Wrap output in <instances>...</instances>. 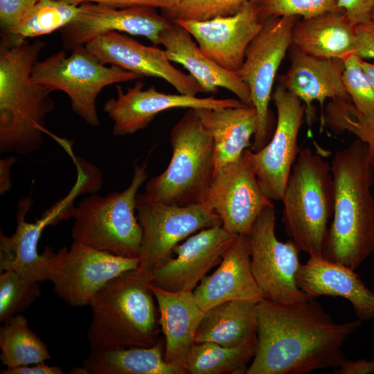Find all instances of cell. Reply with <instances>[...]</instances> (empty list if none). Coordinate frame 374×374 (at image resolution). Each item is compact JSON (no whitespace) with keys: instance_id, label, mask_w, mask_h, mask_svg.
Here are the masks:
<instances>
[{"instance_id":"cell-1","label":"cell","mask_w":374,"mask_h":374,"mask_svg":"<svg viewBox=\"0 0 374 374\" xmlns=\"http://www.w3.org/2000/svg\"><path fill=\"white\" fill-rule=\"evenodd\" d=\"M257 344L247 374H305L338 368L344 342L362 325L336 323L315 299L256 303Z\"/></svg>"},{"instance_id":"cell-2","label":"cell","mask_w":374,"mask_h":374,"mask_svg":"<svg viewBox=\"0 0 374 374\" xmlns=\"http://www.w3.org/2000/svg\"><path fill=\"white\" fill-rule=\"evenodd\" d=\"M335 199L323 257L355 270L374 253V170L367 146L356 139L331 163Z\"/></svg>"},{"instance_id":"cell-3","label":"cell","mask_w":374,"mask_h":374,"mask_svg":"<svg viewBox=\"0 0 374 374\" xmlns=\"http://www.w3.org/2000/svg\"><path fill=\"white\" fill-rule=\"evenodd\" d=\"M42 41L0 47V152L28 154L40 148L46 115L55 107L52 91L34 82L32 69Z\"/></svg>"},{"instance_id":"cell-4","label":"cell","mask_w":374,"mask_h":374,"mask_svg":"<svg viewBox=\"0 0 374 374\" xmlns=\"http://www.w3.org/2000/svg\"><path fill=\"white\" fill-rule=\"evenodd\" d=\"M151 283V274L139 267L112 279L95 294L89 305L91 350L150 347L159 341V311Z\"/></svg>"},{"instance_id":"cell-5","label":"cell","mask_w":374,"mask_h":374,"mask_svg":"<svg viewBox=\"0 0 374 374\" xmlns=\"http://www.w3.org/2000/svg\"><path fill=\"white\" fill-rule=\"evenodd\" d=\"M330 164L309 147L300 150L281 201L287 235L300 251L323 257V247L334 210Z\"/></svg>"},{"instance_id":"cell-6","label":"cell","mask_w":374,"mask_h":374,"mask_svg":"<svg viewBox=\"0 0 374 374\" xmlns=\"http://www.w3.org/2000/svg\"><path fill=\"white\" fill-rule=\"evenodd\" d=\"M170 141V161L148 181L143 194L168 205L203 203L215 171V147L195 109H188L173 126Z\"/></svg>"},{"instance_id":"cell-7","label":"cell","mask_w":374,"mask_h":374,"mask_svg":"<svg viewBox=\"0 0 374 374\" xmlns=\"http://www.w3.org/2000/svg\"><path fill=\"white\" fill-rule=\"evenodd\" d=\"M145 162L134 165L130 184L106 196L92 193L74 207L73 240L114 255L135 258L141 252L142 229L136 214V197L145 181Z\"/></svg>"},{"instance_id":"cell-8","label":"cell","mask_w":374,"mask_h":374,"mask_svg":"<svg viewBox=\"0 0 374 374\" xmlns=\"http://www.w3.org/2000/svg\"><path fill=\"white\" fill-rule=\"evenodd\" d=\"M71 51L69 57L65 51H60L42 61H36L32 79L52 91L66 93L73 111L87 124L96 127L100 124L96 100L103 89L143 77L116 66L103 64L85 45Z\"/></svg>"},{"instance_id":"cell-9","label":"cell","mask_w":374,"mask_h":374,"mask_svg":"<svg viewBox=\"0 0 374 374\" xmlns=\"http://www.w3.org/2000/svg\"><path fill=\"white\" fill-rule=\"evenodd\" d=\"M46 280L68 305H89L95 294L112 279L139 267L141 258H130L100 251L73 240L69 249L57 252L46 246Z\"/></svg>"},{"instance_id":"cell-10","label":"cell","mask_w":374,"mask_h":374,"mask_svg":"<svg viewBox=\"0 0 374 374\" xmlns=\"http://www.w3.org/2000/svg\"><path fill=\"white\" fill-rule=\"evenodd\" d=\"M295 16L270 17L248 46L244 62L236 72L248 86L258 116V130L251 150L257 152L270 140L269 104L279 66L292 45Z\"/></svg>"},{"instance_id":"cell-11","label":"cell","mask_w":374,"mask_h":374,"mask_svg":"<svg viewBox=\"0 0 374 374\" xmlns=\"http://www.w3.org/2000/svg\"><path fill=\"white\" fill-rule=\"evenodd\" d=\"M136 212L142 229L139 268L150 274L172 257L181 240L202 229L222 225L219 215L204 203L168 205L138 194Z\"/></svg>"},{"instance_id":"cell-12","label":"cell","mask_w":374,"mask_h":374,"mask_svg":"<svg viewBox=\"0 0 374 374\" xmlns=\"http://www.w3.org/2000/svg\"><path fill=\"white\" fill-rule=\"evenodd\" d=\"M274 205L260 213L248 235L251 266L265 299L281 303L311 299L299 287L300 249L292 240L280 241L275 233Z\"/></svg>"},{"instance_id":"cell-13","label":"cell","mask_w":374,"mask_h":374,"mask_svg":"<svg viewBox=\"0 0 374 374\" xmlns=\"http://www.w3.org/2000/svg\"><path fill=\"white\" fill-rule=\"evenodd\" d=\"M277 110L275 131L260 150H244L264 195L281 201L300 149L298 136L305 116V106L280 84L272 93Z\"/></svg>"},{"instance_id":"cell-14","label":"cell","mask_w":374,"mask_h":374,"mask_svg":"<svg viewBox=\"0 0 374 374\" xmlns=\"http://www.w3.org/2000/svg\"><path fill=\"white\" fill-rule=\"evenodd\" d=\"M203 203L219 215L224 229L236 235H248L263 209L273 205L244 151L237 161L215 170Z\"/></svg>"},{"instance_id":"cell-15","label":"cell","mask_w":374,"mask_h":374,"mask_svg":"<svg viewBox=\"0 0 374 374\" xmlns=\"http://www.w3.org/2000/svg\"><path fill=\"white\" fill-rule=\"evenodd\" d=\"M261 1L246 3L233 15L172 21L190 33L205 55L223 69L236 73L248 46L262 28Z\"/></svg>"},{"instance_id":"cell-16","label":"cell","mask_w":374,"mask_h":374,"mask_svg":"<svg viewBox=\"0 0 374 374\" xmlns=\"http://www.w3.org/2000/svg\"><path fill=\"white\" fill-rule=\"evenodd\" d=\"M80 6L78 15L60 29L66 49L85 45L110 31L142 36L159 45L161 33L172 24L157 14L154 8L148 6L117 8L93 2H83Z\"/></svg>"},{"instance_id":"cell-17","label":"cell","mask_w":374,"mask_h":374,"mask_svg":"<svg viewBox=\"0 0 374 374\" xmlns=\"http://www.w3.org/2000/svg\"><path fill=\"white\" fill-rule=\"evenodd\" d=\"M143 82L137 80L125 93L117 85V98L105 103L103 110L114 123L112 132L115 136L132 134L143 130L157 114L170 109H217L244 105L239 99L168 94L157 91L154 85L147 89H143Z\"/></svg>"},{"instance_id":"cell-18","label":"cell","mask_w":374,"mask_h":374,"mask_svg":"<svg viewBox=\"0 0 374 374\" xmlns=\"http://www.w3.org/2000/svg\"><path fill=\"white\" fill-rule=\"evenodd\" d=\"M237 235L222 225L200 230L174 248L175 258L152 271V283L170 292H193L208 271L221 262Z\"/></svg>"},{"instance_id":"cell-19","label":"cell","mask_w":374,"mask_h":374,"mask_svg":"<svg viewBox=\"0 0 374 374\" xmlns=\"http://www.w3.org/2000/svg\"><path fill=\"white\" fill-rule=\"evenodd\" d=\"M85 46L103 64L116 66L141 77L161 78L181 94L196 96L204 93L193 76L171 64L164 50L143 45L119 32L103 33Z\"/></svg>"},{"instance_id":"cell-20","label":"cell","mask_w":374,"mask_h":374,"mask_svg":"<svg viewBox=\"0 0 374 374\" xmlns=\"http://www.w3.org/2000/svg\"><path fill=\"white\" fill-rule=\"evenodd\" d=\"M205 312L229 301L258 303L264 299L252 273L247 235H238L217 269L206 276L193 292Z\"/></svg>"},{"instance_id":"cell-21","label":"cell","mask_w":374,"mask_h":374,"mask_svg":"<svg viewBox=\"0 0 374 374\" xmlns=\"http://www.w3.org/2000/svg\"><path fill=\"white\" fill-rule=\"evenodd\" d=\"M292 47L290 68L279 82L305 105V118L311 126L314 121V101L321 105V117L326 99L350 98L343 82L344 61L314 57Z\"/></svg>"},{"instance_id":"cell-22","label":"cell","mask_w":374,"mask_h":374,"mask_svg":"<svg viewBox=\"0 0 374 374\" xmlns=\"http://www.w3.org/2000/svg\"><path fill=\"white\" fill-rule=\"evenodd\" d=\"M297 283L310 299L331 296L348 300L362 322L374 318V292L354 269L342 264L323 257L310 256L299 269Z\"/></svg>"},{"instance_id":"cell-23","label":"cell","mask_w":374,"mask_h":374,"mask_svg":"<svg viewBox=\"0 0 374 374\" xmlns=\"http://www.w3.org/2000/svg\"><path fill=\"white\" fill-rule=\"evenodd\" d=\"M168 59L187 69L204 91L216 93L219 87L232 92L246 105H252L250 90L236 73L227 71L205 55L192 35L182 26L172 24L159 35Z\"/></svg>"},{"instance_id":"cell-24","label":"cell","mask_w":374,"mask_h":374,"mask_svg":"<svg viewBox=\"0 0 374 374\" xmlns=\"http://www.w3.org/2000/svg\"><path fill=\"white\" fill-rule=\"evenodd\" d=\"M33 203L31 195L17 204V229L11 236L0 233V271L12 270L30 282L46 280V259L39 254L37 244L44 229L53 225L55 215L45 211L35 222H28L26 216Z\"/></svg>"},{"instance_id":"cell-25","label":"cell","mask_w":374,"mask_h":374,"mask_svg":"<svg viewBox=\"0 0 374 374\" xmlns=\"http://www.w3.org/2000/svg\"><path fill=\"white\" fill-rule=\"evenodd\" d=\"M150 288L157 303L159 323L164 336V359L184 368L204 312L193 292H170L152 283Z\"/></svg>"},{"instance_id":"cell-26","label":"cell","mask_w":374,"mask_h":374,"mask_svg":"<svg viewBox=\"0 0 374 374\" xmlns=\"http://www.w3.org/2000/svg\"><path fill=\"white\" fill-rule=\"evenodd\" d=\"M355 26L341 10L303 18L294 27L292 45L314 57L345 60L356 53Z\"/></svg>"},{"instance_id":"cell-27","label":"cell","mask_w":374,"mask_h":374,"mask_svg":"<svg viewBox=\"0 0 374 374\" xmlns=\"http://www.w3.org/2000/svg\"><path fill=\"white\" fill-rule=\"evenodd\" d=\"M215 147V170L237 161L251 145L258 130V116L252 105L197 109Z\"/></svg>"},{"instance_id":"cell-28","label":"cell","mask_w":374,"mask_h":374,"mask_svg":"<svg viewBox=\"0 0 374 374\" xmlns=\"http://www.w3.org/2000/svg\"><path fill=\"white\" fill-rule=\"evenodd\" d=\"M71 373L80 374H186L183 368L164 359V344L161 339L150 347L91 350L82 367Z\"/></svg>"},{"instance_id":"cell-29","label":"cell","mask_w":374,"mask_h":374,"mask_svg":"<svg viewBox=\"0 0 374 374\" xmlns=\"http://www.w3.org/2000/svg\"><path fill=\"white\" fill-rule=\"evenodd\" d=\"M256 303L229 301L204 312L195 333V342L232 347L256 335Z\"/></svg>"},{"instance_id":"cell-30","label":"cell","mask_w":374,"mask_h":374,"mask_svg":"<svg viewBox=\"0 0 374 374\" xmlns=\"http://www.w3.org/2000/svg\"><path fill=\"white\" fill-rule=\"evenodd\" d=\"M257 336L232 347L211 342H195L190 348L184 368L190 374L246 373L247 365L256 349Z\"/></svg>"},{"instance_id":"cell-31","label":"cell","mask_w":374,"mask_h":374,"mask_svg":"<svg viewBox=\"0 0 374 374\" xmlns=\"http://www.w3.org/2000/svg\"><path fill=\"white\" fill-rule=\"evenodd\" d=\"M0 359L7 368L28 366L51 359L47 345L29 328L27 319L17 314L0 328Z\"/></svg>"},{"instance_id":"cell-32","label":"cell","mask_w":374,"mask_h":374,"mask_svg":"<svg viewBox=\"0 0 374 374\" xmlns=\"http://www.w3.org/2000/svg\"><path fill=\"white\" fill-rule=\"evenodd\" d=\"M80 11V4L61 0L39 1L16 28L6 35H1V43H20L28 37L60 30L70 23Z\"/></svg>"},{"instance_id":"cell-33","label":"cell","mask_w":374,"mask_h":374,"mask_svg":"<svg viewBox=\"0 0 374 374\" xmlns=\"http://www.w3.org/2000/svg\"><path fill=\"white\" fill-rule=\"evenodd\" d=\"M323 125L336 134L348 132L367 146L374 170V116L359 113L350 100H331L323 112Z\"/></svg>"},{"instance_id":"cell-34","label":"cell","mask_w":374,"mask_h":374,"mask_svg":"<svg viewBox=\"0 0 374 374\" xmlns=\"http://www.w3.org/2000/svg\"><path fill=\"white\" fill-rule=\"evenodd\" d=\"M40 294L38 282L28 281L12 270L1 272L0 321L6 323L24 311Z\"/></svg>"},{"instance_id":"cell-35","label":"cell","mask_w":374,"mask_h":374,"mask_svg":"<svg viewBox=\"0 0 374 374\" xmlns=\"http://www.w3.org/2000/svg\"><path fill=\"white\" fill-rule=\"evenodd\" d=\"M258 0H181L175 7L162 10L168 19L205 21L238 12L247 2Z\"/></svg>"},{"instance_id":"cell-36","label":"cell","mask_w":374,"mask_h":374,"mask_svg":"<svg viewBox=\"0 0 374 374\" xmlns=\"http://www.w3.org/2000/svg\"><path fill=\"white\" fill-rule=\"evenodd\" d=\"M356 53L347 57L344 61L343 82L355 109L366 116H374V90L360 65Z\"/></svg>"},{"instance_id":"cell-37","label":"cell","mask_w":374,"mask_h":374,"mask_svg":"<svg viewBox=\"0 0 374 374\" xmlns=\"http://www.w3.org/2000/svg\"><path fill=\"white\" fill-rule=\"evenodd\" d=\"M337 10V0H262L260 16L262 21L270 17L307 19Z\"/></svg>"},{"instance_id":"cell-38","label":"cell","mask_w":374,"mask_h":374,"mask_svg":"<svg viewBox=\"0 0 374 374\" xmlns=\"http://www.w3.org/2000/svg\"><path fill=\"white\" fill-rule=\"evenodd\" d=\"M38 0H0L1 35L16 28L37 3Z\"/></svg>"},{"instance_id":"cell-39","label":"cell","mask_w":374,"mask_h":374,"mask_svg":"<svg viewBox=\"0 0 374 374\" xmlns=\"http://www.w3.org/2000/svg\"><path fill=\"white\" fill-rule=\"evenodd\" d=\"M337 7L354 26H357L371 19L374 0H337Z\"/></svg>"},{"instance_id":"cell-40","label":"cell","mask_w":374,"mask_h":374,"mask_svg":"<svg viewBox=\"0 0 374 374\" xmlns=\"http://www.w3.org/2000/svg\"><path fill=\"white\" fill-rule=\"evenodd\" d=\"M356 54L362 59H374V19H370L355 26Z\"/></svg>"},{"instance_id":"cell-41","label":"cell","mask_w":374,"mask_h":374,"mask_svg":"<svg viewBox=\"0 0 374 374\" xmlns=\"http://www.w3.org/2000/svg\"><path fill=\"white\" fill-rule=\"evenodd\" d=\"M70 3L80 4L83 2L103 3L117 8L148 6L167 10L176 6L181 0H61Z\"/></svg>"},{"instance_id":"cell-42","label":"cell","mask_w":374,"mask_h":374,"mask_svg":"<svg viewBox=\"0 0 374 374\" xmlns=\"http://www.w3.org/2000/svg\"><path fill=\"white\" fill-rule=\"evenodd\" d=\"M337 374H367L374 373V358L348 360L345 359L337 368Z\"/></svg>"},{"instance_id":"cell-43","label":"cell","mask_w":374,"mask_h":374,"mask_svg":"<svg viewBox=\"0 0 374 374\" xmlns=\"http://www.w3.org/2000/svg\"><path fill=\"white\" fill-rule=\"evenodd\" d=\"M1 374H62L63 370L59 366H48L44 362L35 364L33 366H22L1 370Z\"/></svg>"},{"instance_id":"cell-44","label":"cell","mask_w":374,"mask_h":374,"mask_svg":"<svg viewBox=\"0 0 374 374\" xmlns=\"http://www.w3.org/2000/svg\"><path fill=\"white\" fill-rule=\"evenodd\" d=\"M15 162V157H9L0 161V193L3 195L11 188L10 168Z\"/></svg>"},{"instance_id":"cell-45","label":"cell","mask_w":374,"mask_h":374,"mask_svg":"<svg viewBox=\"0 0 374 374\" xmlns=\"http://www.w3.org/2000/svg\"><path fill=\"white\" fill-rule=\"evenodd\" d=\"M360 65L368 77L369 82L374 90V64L368 62L361 58Z\"/></svg>"},{"instance_id":"cell-46","label":"cell","mask_w":374,"mask_h":374,"mask_svg":"<svg viewBox=\"0 0 374 374\" xmlns=\"http://www.w3.org/2000/svg\"><path fill=\"white\" fill-rule=\"evenodd\" d=\"M371 19H374V9L371 13Z\"/></svg>"},{"instance_id":"cell-47","label":"cell","mask_w":374,"mask_h":374,"mask_svg":"<svg viewBox=\"0 0 374 374\" xmlns=\"http://www.w3.org/2000/svg\"><path fill=\"white\" fill-rule=\"evenodd\" d=\"M41 1V0H38V1Z\"/></svg>"}]
</instances>
